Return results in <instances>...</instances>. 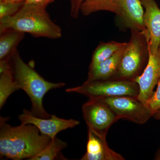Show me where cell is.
I'll return each mask as SVG.
<instances>
[{
    "instance_id": "7",
    "label": "cell",
    "mask_w": 160,
    "mask_h": 160,
    "mask_svg": "<svg viewBox=\"0 0 160 160\" xmlns=\"http://www.w3.org/2000/svg\"><path fill=\"white\" fill-rule=\"evenodd\" d=\"M82 111L88 129L104 140L112 125L120 119L101 99H89L83 105Z\"/></svg>"
},
{
    "instance_id": "13",
    "label": "cell",
    "mask_w": 160,
    "mask_h": 160,
    "mask_svg": "<svg viewBox=\"0 0 160 160\" xmlns=\"http://www.w3.org/2000/svg\"><path fill=\"white\" fill-rule=\"evenodd\" d=\"M126 44L111 57L95 67L89 69L88 78L86 82L113 79L118 69Z\"/></svg>"
},
{
    "instance_id": "24",
    "label": "cell",
    "mask_w": 160,
    "mask_h": 160,
    "mask_svg": "<svg viewBox=\"0 0 160 160\" xmlns=\"http://www.w3.org/2000/svg\"><path fill=\"white\" fill-rule=\"evenodd\" d=\"M156 119L160 120V111H158L157 112L154 113L153 116Z\"/></svg>"
},
{
    "instance_id": "11",
    "label": "cell",
    "mask_w": 160,
    "mask_h": 160,
    "mask_svg": "<svg viewBox=\"0 0 160 160\" xmlns=\"http://www.w3.org/2000/svg\"><path fill=\"white\" fill-rule=\"evenodd\" d=\"M144 9L143 21L149 53L154 54L160 45V9L155 0H140Z\"/></svg>"
},
{
    "instance_id": "15",
    "label": "cell",
    "mask_w": 160,
    "mask_h": 160,
    "mask_svg": "<svg viewBox=\"0 0 160 160\" xmlns=\"http://www.w3.org/2000/svg\"><path fill=\"white\" fill-rule=\"evenodd\" d=\"M126 44L114 41L101 43L93 52L89 69L95 67L111 57Z\"/></svg>"
},
{
    "instance_id": "16",
    "label": "cell",
    "mask_w": 160,
    "mask_h": 160,
    "mask_svg": "<svg viewBox=\"0 0 160 160\" xmlns=\"http://www.w3.org/2000/svg\"><path fill=\"white\" fill-rule=\"evenodd\" d=\"M67 143L56 137L52 139L46 148L30 160H53L58 158L66 159L61 151L67 147Z\"/></svg>"
},
{
    "instance_id": "12",
    "label": "cell",
    "mask_w": 160,
    "mask_h": 160,
    "mask_svg": "<svg viewBox=\"0 0 160 160\" xmlns=\"http://www.w3.org/2000/svg\"><path fill=\"white\" fill-rule=\"evenodd\" d=\"M81 160H124L122 155L109 148L106 140L102 139L88 129L86 151Z\"/></svg>"
},
{
    "instance_id": "21",
    "label": "cell",
    "mask_w": 160,
    "mask_h": 160,
    "mask_svg": "<svg viewBox=\"0 0 160 160\" xmlns=\"http://www.w3.org/2000/svg\"><path fill=\"white\" fill-rule=\"evenodd\" d=\"M54 1V0H26L25 3L46 6L49 3L52 2Z\"/></svg>"
},
{
    "instance_id": "18",
    "label": "cell",
    "mask_w": 160,
    "mask_h": 160,
    "mask_svg": "<svg viewBox=\"0 0 160 160\" xmlns=\"http://www.w3.org/2000/svg\"><path fill=\"white\" fill-rule=\"evenodd\" d=\"M25 2H10L0 0V19L15 14L25 4Z\"/></svg>"
},
{
    "instance_id": "1",
    "label": "cell",
    "mask_w": 160,
    "mask_h": 160,
    "mask_svg": "<svg viewBox=\"0 0 160 160\" xmlns=\"http://www.w3.org/2000/svg\"><path fill=\"white\" fill-rule=\"evenodd\" d=\"M9 119L1 117L0 156L1 158L30 160L45 149L52 139L41 133L32 124L11 126Z\"/></svg>"
},
{
    "instance_id": "19",
    "label": "cell",
    "mask_w": 160,
    "mask_h": 160,
    "mask_svg": "<svg viewBox=\"0 0 160 160\" xmlns=\"http://www.w3.org/2000/svg\"><path fill=\"white\" fill-rule=\"evenodd\" d=\"M157 85L156 91L153 92L152 95L147 102V105L151 109L153 115L160 110V79Z\"/></svg>"
},
{
    "instance_id": "9",
    "label": "cell",
    "mask_w": 160,
    "mask_h": 160,
    "mask_svg": "<svg viewBox=\"0 0 160 160\" xmlns=\"http://www.w3.org/2000/svg\"><path fill=\"white\" fill-rule=\"evenodd\" d=\"M18 119L23 124H32L36 126L41 133L46 135L52 139L56 137L60 132L78 126L80 122L77 120L66 119L51 115L48 118H42L35 116L31 111L24 109L23 113L18 116Z\"/></svg>"
},
{
    "instance_id": "5",
    "label": "cell",
    "mask_w": 160,
    "mask_h": 160,
    "mask_svg": "<svg viewBox=\"0 0 160 160\" xmlns=\"http://www.w3.org/2000/svg\"><path fill=\"white\" fill-rule=\"evenodd\" d=\"M116 74L113 79L134 80L141 75L148 63L149 48L145 32L131 29Z\"/></svg>"
},
{
    "instance_id": "17",
    "label": "cell",
    "mask_w": 160,
    "mask_h": 160,
    "mask_svg": "<svg viewBox=\"0 0 160 160\" xmlns=\"http://www.w3.org/2000/svg\"><path fill=\"white\" fill-rule=\"evenodd\" d=\"M19 90L11 69L0 73V109L14 92Z\"/></svg>"
},
{
    "instance_id": "20",
    "label": "cell",
    "mask_w": 160,
    "mask_h": 160,
    "mask_svg": "<svg viewBox=\"0 0 160 160\" xmlns=\"http://www.w3.org/2000/svg\"><path fill=\"white\" fill-rule=\"evenodd\" d=\"M84 0H73L72 7L71 15L73 17L77 18L81 5Z\"/></svg>"
},
{
    "instance_id": "14",
    "label": "cell",
    "mask_w": 160,
    "mask_h": 160,
    "mask_svg": "<svg viewBox=\"0 0 160 160\" xmlns=\"http://www.w3.org/2000/svg\"><path fill=\"white\" fill-rule=\"evenodd\" d=\"M0 38V61L9 60L15 52L18 44L24 37V33L9 30L1 33Z\"/></svg>"
},
{
    "instance_id": "2",
    "label": "cell",
    "mask_w": 160,
    "mask_h": 160,
    "mask_svg": "<svg viewBox=\"0 0 160 160\" xmlns=\"http://www.w3.org/2000/svg\"><path fill=\"white\" fill-rule=\"evenodd\" d=\"M46 7L25 3L15 14L0 19L1 34L9 30H15L36 37L61 38L62 29L52 21Z\"/></svg>"
},
{
    "instance_id": "8",
    "label": "cell",
    "mask_w": 160,
    "mask_h": 160,
    "mask_svg": "<svg viewBox=\"0 0 160 160\" xmlns=\"http://www.w3.org/2000/svg\"><path fill=\"white\" fill-rule=\"evenodd\" d=\"M119 119L126 118L138 124L147 122L153 114L147 104L136 97H110L101 98Z\"/></svg>"
},
{
    "instance_id": "3",
    "label": "cell",
    "mask_w": 160,
    "mask_h": 160,
    "mask_svg": "<svg viewBox=\"0 0 160 160\" xmlns=\"http://www.w3.org/2000/svg\"><path fill=\"white\" fill-rule=\"evenodd\" d=\"M12 57V62L10 65L12 75L19 89L24 90L31 101V113L38 118H50L51 115L46 111L43 106V98L49 90L62 88L66 84L46 81L30 65L25 63L17 52Z\"/></svg>"
},
{
    "instance_id": "22",
    "label": "cell",
    "mask_w": 160,
    "mask_h": 160,
    "mask_svg": "<svg viewBox=\"0 0 160 160\" xmlns=\"http://www.w3.org/2000/svg\"><path fill=\"white\" fill-rule=\"evenodd\" d=\"M5 2H25L26 0H2Z\"/></svg>"
},
{
    "instance_id": "4",
    "label": "cell",
    "mask_w": 160,
    "mask_h": 160,
    "mask_svg": "<svg viewBox=\"0 0 160 160\" xmlns=\"http://www.w3.org/2000/svg\"><path fill=\"white\" fill-rule=\"evenodd\" d=\"M80 11L85 16L98 11L111 12L127 28L146 30L143 21L144 9L140 0H84Z\"/></svg>"
},
{
    "instance_id": "10",
    "label": "cell",
    "mask_w": 160,
    "mask_h": 160,
    "mask_svg": "<svg viewBox=\"0 0 160 160\" xmlns=\"http://www.w3.org/2000/svg\"><path fill=\"white\" fill-rule=\"evenodd\" d=\"M160 79V45L154 54H149V60L141 75L134 81L139 86L138 98L147 104L153 92L155 86Z\"/></svg>"
},
{
    "instance_id": "6",
    "label": "cell",
    "mask_w": 160,
    "mask_h": 160,
    "mask_svg": "<svg viewBox=\"0 0 160 160\" xmlns=\"http://www.w3.org/2000/svg\"><path fill=\"white\" fill-rule=\"evenodd\" d=\"M69 93H77L90 99L117 96L138 97L139 86L134 80L110 79L86 82L81 86L66 89Z\"/></svg>"
},
{
    "instance_id": "23",
    "label": "cell",
    "mask_w": 160,
    "mask_h": 160,
    "mask_svg": "<svg viewBox=\"0 0 160 160\" xmlns=\"http://www.w3.org/2000/svg\"><path fill=\"white\" fill-rule=\"evenodd\" d=\"M154 160H160V148L156 153Z\"/></svg>"
}]
</instances>
